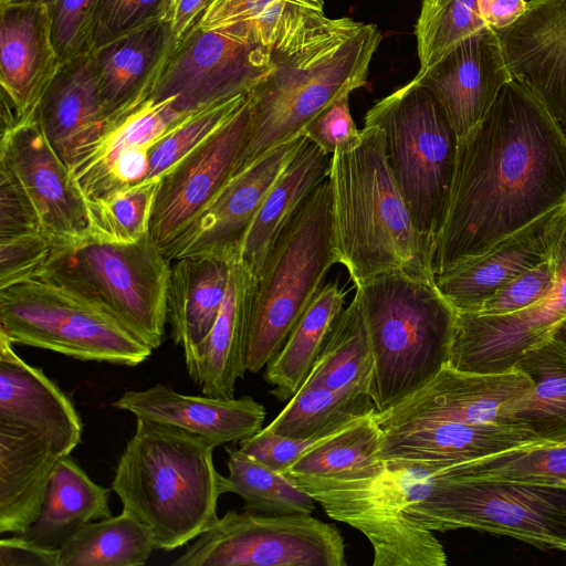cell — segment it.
Segmentation results:
<instances>
[{
    "mask_svg": "<svg viewBox=\"0 0 566 566\" xmlns=\"http://www.w3.org/2000/svg\"><path fill=\"white\" fill-rule=\"evenodd\" d=\"M566 202V136L517 80L483 122L459 139L447 217L437 240V275Z\"/></svg>",
    "mask_w": 566,
    "mask_h": 566,
    "instance_id": "obj_1",
    "label": "cell"
},
{
    "mask_svg": "<svg viewBox=\"0 0 566 566\" xmlns=\"http://www.w3.org/2000/svg\"><path fill=\"white\" fill-rule=\"evenodd\" d=\"M380 40L374 24L328 18L274 50L271 70L248 93L250 125L232 177L301 135L343 93L366 85Z\"/></svg>",
    "mask_w": 566,
    "mask_h": 566,
    "instance_id": "obj_2",
    "label": "cell"
},
{
    "mask_svg": "<svg viewBox=\"0 0 566 566\" xmlns=\"http://www.w3.org/2000/svg\"><path fill=\"white\" fill-rule=\"evenodd\" d=\"M214 448L180 428L136 418L111 486L123 510L149 530L155 549L184 546L218 517L224 476L214 467Z\"/></svg>",
    "mask_w": 566,
    "mask_h": 566,
    "instance_id": "obj_3",
    "label": "cell"
},
{
    "mask_svg": "<svg viewBox=\"0 0 566 566\" xmlns=\"http://www.w3.org/2000/svg\"><path fill=\"white\" fill-rule=\"evenodd\" d=\"M328 180L335 251L354 285L391 271L434 282L432 253L412 223L378 127L364 126L356 147L332 155Z\"/></svg>",
    "mask_w": 566,
    "mask_h": 566,
    "instance_id": "obj_4",
    "label": "cell"
},
{
    "mask_svg": "<svg viewBox=\"0 0 566 566\" xmlns=\"http://www.w3.org/2000/svg\"><path fill=\"white\" fill-rule=\"evenodd\" d=\"M354 286L374 357L370 397L382 412L449 364L457 310L434 282L400 271Z\"/></svg>",
    "mask_w": 566,
    "mask_h": 566,
    "instance_id": "obj_5",
    "label": "cell"
},
{
    "mask_svg": "<svg viewBox=\"0 0 566 566\" xmlns=\"http://www.w3.org/2000/svg\"><path fill=\"white\" fill-rule=\"evenodd\" d=\"M440 462L384 461V467L354 479L291 476L326 514L358 530L374 549V566H444L442 544L415 521L407 507L428 495L446 476ZM286 474V473H285Z\"/></svg>",
    "mask_w": 566,
    "mask_h": 566,
    "instance_id": "obj_6",
    "label": "cell"
},
{
    "mask_svg": "<svg viewBox=\"0 0 566 566\" xmlns=\"http://www.w3.org/2000/svg\"><path fill=\"white\" fill-rule=\"evenodd\" d=\"M169 260L148 233L117 243L91 234L64 241L38 277L107 313L153 350L165 337Z\"/></svg>",
    "mask_w": 566,
    "mask_h": 566,
    "instance_id": "obj_7",
    "label": "cell"
},
{
    "mask_svg": "<svg viewBox=\"0 0 566 566\" xmlns=\"http://www.w3.org/2000/svg\"><path fill=\"white\" fill-rule=\"evenodd\" d=\"M338 263L328 178L306 198L273 247L251 292L247 370L276 356Z\"/></svg>",
    "mask_w": 566,
    "mask_h": 566,
    "instance_id": "obj_8",
    "label": "cell"
},
{
    "mask_svg": "<svg viewBox=\"0 0 566 566\" xmlns=\"http://www.w3.org/2000/svg\"><path fill=\"white\" fill-rule=\"evenodd\" d=\"M364 126L378 127L412 223L433 251L453 185L459 138L436 97L415 78L379 99Z\"/></svg>",
    "mask_w": 566,
    "mask_h": 566,
    "instance_id": "obj_9",
    "label": "cell"
},
{
    "mask_svg": "<svg viewBox=\"0 0 566 566\" xmlns=\"http://www.w3.org/2000/svg\"><path fill=\"white\" fill-rule=\"evenodd\" d=\"M407 513L432 532L469 527L566 552V483L441 476Z\"/></svg>",
    "mask_w": 566,
    "mask_h": 566,
    "instance_id": "obj_10",
    "label": "cell"
},
{
    "mask_svg": "<svg viewBox=\"0 0 566 566\" xmlns=\"http://www.w3.org/2000/svg\"><path fill=\"white\" fill-rule=\"evenodd\" d=\"M0 333L12 344L80 360L132 367L153 353L107 313L41 279L0 290Z\"/></svg>",
    "mask_w": 566,
    "mask_h": 566,
    "instance_id": "obj_11",
    "label": "cell"
},
{
    "mask_svg": "<svg viewBox=\"0 0 566 566\" xmlns=\"http://www.w3.org/2000/svg\"><path fill=\"white\" fill-rule=\"evenodd\" d=\"M345 542L311 514L229 511L217 517L175 566H345Z\"/></svg>",
    "mask_w": 566,
    "mask_h": 566,
    "instance_id": "obj_12",
    "label": "cell"
},
{
    "mask_svg": "<svg viewBox=\"0 0 566 566\" xmlns=\"http://www.w3.org/2000/svg\"><path fill=\"white\" fill-rule=\"evenodd\" d=\"M271 67L270 51L219 30L193 27L177 45L149 97L172 98L178 112L190 114L249 93Z\"/></svg>",
    "mask_w": 566,
    "mask_h": 566,
    "instance_id": "obj_13",
    "label": "cell"
},
{
    "mask_svg": "<svg viewBox=\"0 0 566 566\" xmlns=\"http://www.w3.org/2000/svg\"><path fill=\"white\" fill-rule=\"evenodd\" d=\"M552 258L554 287L534 306L504 315L457 311L450 367L472 373L512 370L526 350L547 339L566 317V202L557 219Z\"/></svg>",
    "mask_w": 566,
    "mask_h": 566,
    "instance_id": "obj_14",
    "label": "cell"
},
{
    "mask_svg": "<svg viewBox=\"0 0 566 566\" xmlns=\"http://www.w3.org/2000/svg\"><path fill=\"white\" fill-rule=\"evenodd\" d=\"M249 125L247 99L227 123L158 179L149 234L163 251L231 179Z\"/></svg>",
    "mask_w": 566,
    "mask_h": 566,
    "instance_id": "obj_15",
    "label": "cell"
},
{
    "mask_svg": "<svg viewBox=\"0 0 566 566\" xmlns=\"http://www.w3.org/2000/svg\"><path fill=\"white\" fill-rule=\"evenodd\" d=\"M532 388L522 371L472 373L446 366L395 407L376 412L381 431L434 421L511 424L515 405Z\"/></svg>",
    "mask_w": 566,
    "mask_h": 566,
    "instance_id": "obj_16",
    "label": "cell"
},
{
    "mask_svg": "<svg viewBox=\"0 0 566 566\" xmlns=\"http://www.w3.org/2000/svg\"><path fill=\"white\" fill-rule=\"evenodd\" d=\"M308 138L303 134L268 151L233 176L196 220L164 253L169 260L187 255H238L266 195Z\"/></svg>",
    "mask_w": 566,
    "mask_h": 566,
    "instance_id": "obj_17",
    "label": "cell"
},
{
    "mask_svg": "<svg viewBox=\"0 0 566 566\" xmlns=\"http://www.w3.org/2000/svg\"><path fill=\"white\" fill-rule=\"evenodd\" d=\"M0 160L20 179L44 232L63 241L90 234L87 200L41 130L35 113L1 136Z\"/></svg>",
    "mask_w": 566,
    "mask_h": 566,
    "instance_id": "obj_18",
    "label": "cell"
},
{
    "mask_svg": "<svg viewBox=\"0 0 566 566\" xmlns=\"http://www.w3.org/2000/svg\"><path fill=\"white\" fill-rule=\"evenodd\" d=\"M415 80L436 97L462 139L483 122L513 77L496 31L486 28L419 71Z\"/></svg>",
    "mask_w": 566,
    "mask_h": 566,
    "instance_id": "obj_19",
    "label": "cell"
},
{
    "mask_svg": "<svg viewBox=\"0 0 566 566\" xmlns=\"http://www.w3.org/2000/svg\"><path fill=\"white\" fill-rule=\"evenodd\" d=\"M506 66L544 104L566 136V0H528L496 31Z\"/></svg>",
    "mask_w": 566,
    "mask_h": 566,
    "instance_id": "obj_20",
    "label": "cell"
},
{
    "mask_svg": "<svg viewBox=\"0 0 566 566\" xmlns=\"http://www.w3.org/2000/svg\"><path fill=\"white\" fill-rule=\"evenodd\" d=\"M0 426L28 431L59 455L82 441L83 423L72 400L41 368L29 365L0 333Z\"/></svg>",
    "mask_w": 566,
    "mask_h": 566,
    "instance_id": "obj_21",
    "label": "cell"
},
{
    "mask_svg": "<svg viewBox=\"0 0 566 566\" xmlns=\"http://www.w3.org/2000/svg\"><path fill=\"white\" fill-rule=\"evenodd\" d=\"M564 205L500 240L485 252L434 275L440 293L458 312H478L501 287L552 255Z\"/></svg>",
    "mask_w": 566,
    "mask_h": 566,
    "instance_id": "obj_22",
    "label": "cell"
},
{
    "mask_svg": "<svg viewBox=\"0 0 566 566\" xmlns=\"http://www.w3.org/2000/svg\"><path fill=\"white\" fill-rule=\"evenodd\" d=\"M0 10L1 94L20 123L34 115L61 63L46 4L1 1Z\"/></svg>",
    "mask_w": 566,
    "mask_h": 566,
    "instance_id": "obj_23",
    "label": "cell"
},
{
    "mask_svg": "<svg viewBox=\"0 0 566 566\" xmlns=\"http://www.w3.org/2000/svg\"><path fill=\"white\" fill-rule=\"evenodd\" d=\"M113 406L136 418L163 422L200 436L214 447L240 442L262 429L266 411L252 397L191 396L157 384L124 392Z\"/></svg>",
    "mask_w": 566,
    "mask_h": 566,
    "instance_id": "obj_24",
    "label": "cell"
},
{
    "mask_svg": "<svg viewBox=\"0 0 566 566\" xmlns=\"http://www.w3.org/2000/svg\"><path fill=\"white\" fill-rule=\"evenodd\" d=\"M35 117L48 142L71 168L111 127L93 52L60 65L44 92Z\"/></svg>",
    "mask_w": 566,
    "mask_h": 566,
    "instance_id": "obj_25",
    "label": "cell"
},
{
    "mask_svg": "<svg viewBox=\"0 0 566 566\" xmlns=\"http://www.w3.org/2000/svg\"><path fill=\"white\" fill-rule=\"evenodd\" d=\"M177 45L170 20H164L93 51L111 126L150 96Z\"/></svg>",
    "mask_w": 566,
    "mask_h": 566,
    "instance_id": "obj_26",
    "label": "cell"
},
{
    "mask_svg": "<svg viewBox=\"0 0 566 566\" xmlns=\"http://www.w3.org/2000/svg\"><path fill=\"white\" fill-rule=\"evenodd\" d=\"M254 279L233 256L226 297L207 336L185 353L189 377L202 394L233 398L247 370L251 292Z\"/></svg>",
    "mask_w": 566,
    "mask_h": 566,
    "instance_id": "obj_27",
    "label": "cell"
},
{
    "mask_svg": "<svg viewBox=\"0 0 566 566\" xmlns=\"http://www.w3.org/2000/svg\"><path fill=\"white\" fill-rule=\"evenodd\" d=\"M545 442L517 426L434 421L382 431L381 461H423L449 465L513 448Z\"/></svg>",
    "mask_w": 566,
    "mask_h": 566,
    "instance_id": "obj_28",
    "label": "cell"
},
{
    "mask_svg": "<svg viewBox=\"0 0 566 566\" xmlns=\"http://www.w3.org/2000/svg\"><path fill=\"white\" fill-rule=\"evenodd\" d=\"M331 157L307 139L266 195L238 253L239 262L254 281L293 216L328 178Z\"/></svg>",
    "mask_w": 566,
    "mask_h": 566,
    "instance_id": "obj_29",
    "label": "cell"
},
{
    "mask_svg": "<svg viewBox=\"0 0 566 566\" xmlns=\"http://www.w3.org/2000/svg\"><path fill=\"white\" fill-rule=\"evenodd\" d=\"M60 458L36 436L0 426L1 534H22L36 521Z\"/></svg>",
    "mask_w": 566,
    "mask_h": 566,
    "instance_id": "obj_30",
    "label": "cell"
},
{
    "mask_svg": "<svg viewBox=\"0 0 566 566\" xmlns=\"http://www.w3.org/2000/svg\"><path fill=\"white\" fill-rule=\"evenodd\" d=\"M232 259L199 254L172 260L167 321L184 354L211 329L226 297Z\"/></svg>",
    "mask_w": 566,
    "mask_h": 566,
    "instance_id": "obj_31",
    "label": "cell"
},
{
    "mask_svg": "<svg viewBox=\"0 0 566 566\" xmlns=\"http://www.w3.org/2000/svg\"><path fill=\"white\" fill-rule=\"evenodd\" d=\"M111 489L96 484L71 454L56 462L36 521L22 534L40 546L60 549L85 524L112 516Z\"/></svg>",
    "mask_w": 566,
    "mask_h": 566,
    "instance_id": "obj_32",
    "label": "cell"
},
{
    "mask_svg": "<svg viewBox=\"0 0 566 566\" xmlns=\"http://www.w3.org/2000/svg\"><path fill=\"white\" fill-rule=\"evenodd\" d=\"M327 19L324 9L301 0H214L195 27L222 31L272 53Z\"/></svg>",
    "mask_w": 566,
    "mask_h": 566,
    "instance_id": "obj_33",
    "label": "cell"
},
{
    "mask_svg": "<svg viewBox=\"0 0 566 566\" xmlns=\"http://www.w3.org/2000/svg\"><path fill=\"white\" fill-rule=\"evenodd\" d=\"M513 369L532 381L511 423L545 442L566 443V346L548 337L524 353Z\"/></svg>",
    "mask_w": 566,
    "mask_h": 566,
    "instance_id": "obj_34",
    "label": "cell"
},
{
    "mask_svg": "<svg viewBox=\"0 0 566 566\" xmlns=\"http://www.w3.org/2000/svg\"><path fill=\"white\" fill-rule=\"evenodd\" d=\"M345 296L338 281L324 284L284 346L265 366L263 378L280 401L290 400L307 378L334 321L344 310Z\"/></svg>",
    "mask_w": 566,
    "mask_h": 566,
    "instance_id": "obj_35",
    "label": "cell"
},
{
    "mask_svg": "<svg viewBox=\"0 0 566 566\" xmlns=\"http://www.w3.org/2000/svg\"><path fill=\"white\" fill-rule=\"evenodd\" d=\"M190 114L178 112L172 106V98L157 101L149 97L113 123L71 167L85 198L115 160L128 154L149 150Z\"/></svg>",
    "mask_w": 566,
    "mask_h": 566,
    "instance_id": "obj_36",
    "label": "cell"
},
{
    "mask_svg": "<svg viewBox=\"0 0 566 566\" xmlns=\"http://www.w3.org/2000/svg\"><path fill=\"white\" fill-rule=\"evenodd\" d=\"M374 357L359 305L354 297L334 321L306 386L370 396Z\"/></svg>",
    "mask_w": 566,
    "mask_h": 566,
    "instance_id": "obj_37",
    "label": "cell"
},
{
    "mask_svg": "<svg viewBox=\"0 0 566 566\" xmlns=\"http://www.w3.org/2000/svg\"><path fill=\"white\" fill-rule=\"evenodd\" d=\"M154 549L149 530L123 510L77 531L60 548L59 566H142Z\"/></svg>",
    "mask_w": 566,
    "mask_h": 566,
    "instance_id": "obj_38",
    "label": "cell"
},
{
    "mask_svg": "<svg viewBox=\"0 0 566 566\" xmlns=\"http://www.w3.org/2000/svg\"><path fill=\"white\" fill-rule=\"evenodd\" d=\"M375 412L357 418L319 443L285 472L297 478L354 479L384 467L379 459L382 431Z\"/></svg>",
    "mask_w": 566,
    "mask_h": 566,
    "instance_id": "obj_39",
    "label": "cell"
},
{
    "mask_svg": "<svg viewBox=\"0 0 566 566\" xmlns=\"http://www.w3.org/2000/svg\"><path fill=\"white\" fill-rule=\"evenodd\" d=\"M228 476L224 493H235L252 513L283 515L311 514L315 500L291 476L275 471L240 449L226 448Z\"/></svg>",
    "mask_w": 566,
    "mask_h": 566,
    "instance_id": "obj_40",
    "label": "cell"
},
{
    "mask_svg": "<svg viewBox=\"0 0 566 566\" xmlns=\"http://www.w3.org/2000/svg\"><path fill=\"white\" fill-rule=\"evenodd\" d=\"M375 411L376 406L368 395L302 385L265 429L293 438H315L338 431Z\"/></svg>",
    "mask_w": 566,
    "mask_h": 566,
    "instance_id": "obj_41",
    "label": "cell"
},
{
    "mask_svg": "<svg viewBox=\"0 0 566 566\" xmlns=\"http://www.w3.org/2000/svg\"><path fill=\"white\" fill-rule=\"evenodd\" d=\"M447 476L566 483V443L541 442L513 448L451 465Z\"/></svg>",
    "mask_w": 566,
    "mask_h": 566,
    "instance_id": "obj_42",
    "label": "cell"
},
{
    "mask_svg": "<svg viewBox=\"0 0 566 566\" xmlns=\"http://www.w3.org/2000/svg\"><path fill=\"white\" fill-rule=\"evenodd\" d=\"M484 29L476 0H422L415 28L419 71L437 64Z\"/></svg>",
    "mask_w": 566,
    "mask_h": 566,
    "instance_id": "obj_43",
    "label": "cell"
},
{
    "mask_svg": "<svg viewBox=\"0 0 566 566\" xmlns=\"http://www.w3.org/2000/svg\"><path fill=\"white\" fill-rule=\"evenodd\" d=\"M157 186L158 179L145 180L87 201L90 234L117 243L135 242L147 235Z\"/></svg>",
    "mask_w": 566,
    "mask_h": 566,
    "instance_id": "obj_44",
    "label": "cell"
},
{
    "mask_svg": "<svg viewBox=\"0 0 566 566\" xmlns=\"http://www.w3.org/2000/svg\"><path fill=\"white\" fill-rule=\"evenodd\" d=\"M247 99L248 93L218 102L191 113L168 130L148 151L147 180L159 179L227 123Z\"/></svg>",
    "mask_w": 566,
    "mask_h": 566,
    "instance_id": "obj_45",
    "label": "cell"
},
{
    "mask_svg": "<svg viewBox=\"0 0 566 566\" xmlns=\"http://www.w3.org/2000/svg\"><path fill=\"white\" fill-rule=\"evenodd\" d=\"M174 0H97L92 23V49L170 20Z\"/></svg>",
    "mask_w": 566,
    "mask_h": 566,
    "instance_id": "obj_46",
    "label": "cell"
},
{
    "mask_svg": "<svg viewBox=\"0 0 566 566\" xmlns=\"http://www.w3.org/2000/svg\"><path fill=\"white\" fill-rule=\"evenodd\" d=\"M96 3L97 0H54L48 4L52 43L61 64L93 52Z\"/></svg>",
    "mask_w": 566,
    "mask_h": 566,
    "instance_id": "obj_47",
    "label": "cell"
},
{
    "mask_svg": "<svg viewBox=\"0 0 566 566\" xmlns=\"http://www.w3.org/2000/svg\"><path fill=\"white\" fill-rule=\"evenodd\" d=\"M63 242L44 231L0 239V290L38 277Z\"/></svg>",
    "mask_w": 566,
    "mask_h": 566,
    "instance_id": "obj_48",
    "label": "cell"
},
{
    "mask_svg": "<svg viewBox=\"0 0 566 566\" xmlns=\"http://www.w3.org/2000/svg\"><path fill=\"white\" fill-rule=\"evenodd\" d=\"M555 280L556 266L551 255L501 287L476 313L504 315L526 310L552 292Z\"/></svg>",
    "mask_w": 566,
    "mask_h": 566,
    "instance_id": "obj_49",
    "label": "cell"
},
{
    "mask_svg": "<svg viewBox=\"0 0 566 566\" xmlns=\"http://www.w3.org/2000/svg\"><path fill=\"white\" fill-rule=\"evenodd\" d=\"M345 92L325 106L302 130V134L327 155L344 153L358 145L361 130L355 125L349 95Z\"/></svg>",
    "mask_w": 566,
    "mask_h": 566,
    "instance_id": "obj_50",
    "label": "cell"
},
{
    "mask_svg": "<svg viewBox=\"0 0 566 566\" xmlns=\"http://www.w3.org/2000/svg\"><path fill=\"white\" fill-rule=\"evenodd\" d=\"M338 431L315 438H293L263 428L240 441L239 449L266 467L285 473L302 455Z\"/></svg>",
    "mask_w": 566,
    "mask_h": 566,
    "instance_id": "obj_51",
    "label": "cell"
},
{
    "mask_svg": "<svg viewBox=\"0 0 566 566\" xmlns=\"http://www.w3.org/2000/svg\"><path fill=\"white\" fill-rule=\"evenodd\" d=\"M43 231L34 205L12 168L0 160V239Z\"/></svg>",
    "mask_w": 566,
    "mask_h": 566,
    "instance_id": "obj_52",
    "label": "cell"
},
{
    "mask_svg": "<svg viewBox=\"0 0 566 566\" xmlns=\"http://www.w3.org/2000/svg\"><path fill=\"white\" fill-rule=\"evenodd\" d=\"M60 549H51L17 534L0 541V566H59Z\"/></svg>",
    "mask_w": 566,
    "mask_h": 566,
    "instance_id": "obj_53",
    "label": "cell"
},
{
    "mask_svg": "<svg viewBox=\"0 0 566 566\" xmlns=\"http://www.w3.org/2000/svg\"><path fill=\"white\" fill-rule=\"evenodd\" d=\"M486 28L500 31L517 21L527 9L526 0H476Z\"/></svg>",
    "mask_w": 566,
    "mask_h": 566,
    "instance_id": "obj_54",
    "label": "cell"
},
{
    "mask_svg": "<svg viewBox=\"0 0 566 566\" xmlns=\"http://www.w3.org/2000/svg\"><path fill=\"white\" fill-rule=\"evenodd\" d=\"M214 0H174L170 23L179 44Z\"/></svg>",
    "mask_w": 566,
    "mask_h": 566,
    "instance_id": "obj_55",
    "label": "cell"
},
{
    "mask_svg": "<svg viewBox=\"0 0 566 566\" xmlns=\"http://www.w3.org/2000/svg\"><path fill=\"white\" fill-rule=\"evenodd\" d=\"M549 337L566 346V317L554 326Z\"/></svg>",
    "mask_w": 566,
    "mask_h": 566,
    "instance_id": "obj_56",
    "label": "cell"
},
{
    "mask_svg": "<svg viewBox=\"0 0 566 566\" xmlns=\"http://www.w3.org/2000/svg\"><path fill=\"white\" fill-rule=\"evenodd\" d=\"M1 1H9V2H31V3H42V4H50L54 0H1Z\"/></svg>",
    "mask_w": 566,
    "mask_h": 566,
    "instance_id": "obj_57",
    "label": "cell"
},
{
    "mask_svg": "<svg viewBox=\"0 0 566 566\" xmlns=\"http://www.w3.org/2000/svg\"><path fill=\"white\" fill-rule=\"evenodd\" d=\"M301 1L312 4L316 8L324 9L323 0H301Z\"/></svg>",
    "mask_w": 566,
    "mask_h": 566,
    "instance_id": "obj_58",
    "label": "cell"
}]
</instances>
